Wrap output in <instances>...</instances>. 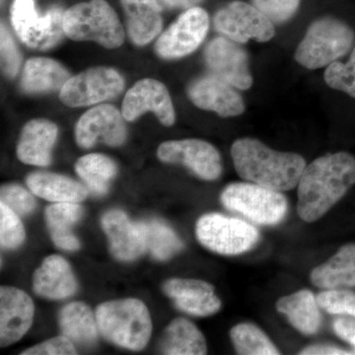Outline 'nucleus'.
<instances>
[{"label": "nucleus", "mask_w": 355, "mask_h": 355, "mask_svg": "<svg viewBox=\"0 0 355 355\" xmlns=\"http://www.w3.org/2000/svg\"><path fill=\"white\" fill-rule=\"evenodd\" d=\"M58 135L55 123L36 119L26 123L21 132L17 157L25 164L46 167L51 162V150Z\"/></svg>", "instance_id": "6ab92c4d"}, {"label": "nucleus", "mask_w": 355, "mask_h": 355, "mask_svg": "<svg viewBox=\"0 0 355 355\" xmlns=\"http://www.w3.org/2000/svg\"><path fill=\"white\" fill-rule=\"evenodd\" d=\"M146 112H153L165 127H171L176 121L174 106L168 89L155 79L137 81L125 96L121 114L125 120L133 121Z\"/></svg>", "instance_id": "4468645a"}, {"label": "nucleus", "mask_w": 355, "mask_h": 355, "mask_svg": "<svg viewBox=\"0 0 355 355\" xmlns=\"http://www.w3.org/2000/svg\"><path fill=\"white\" fill-rule=\"evenodd\" d=\"M209 29V14L205 9H188L159 37L155 44L156 53L166 60L186 57L202 44Z\"/></svg>", "instance_id": "9d476101"}, {"label": "nucleus", "mask_w": 355, "mask_h": 355, "mask_svg": "<svg viewBox=\"0 0 355 355\" xmlns=\"http://www.w3.org/2000/svg\"><path fill=\"white\" fill-rule=\"evenodd\" d=\"M26 237L19 216L4 203L0 202V245L7 250L20 247Z\"/></svg>", "instance_id": "72a5a7b5"}, {"label": "nucleus", "mask_w": 355, "mask_h": 355, "mask_svg": "<svg viewBox=\"0 0 355 355\" xmlns=\"http://www.w3.org/2000/svg\"><path fill=\"white\" fill-rule=\"evenodd\" d=\"M355 184V157L345 151L326 154L306 166L299 180L297 212L308 223L317 221Z\"/></svg>", "instance_id": "f257e3e1"}, {"label": "nucleus", "mask_w": 355, "mask_h": 355, "mask_svg": "<svg viewBox=\"0 0 355 355\" xmlns=\"http://www.w3.org/2000/svg\"><path fill=\"white\" fill-rule=\"evenodd\" d=\"M121 6L133 44L144 46L160 34L163 20L158 0H121Z\"/></svg>", "instance_id": "412c9836"}, {"label": "nucleus", "mask_w": 355, "mask_h": 355, "mask_svg": "<svg viewBox=\"0 0 355 355\" xmlns=\"http://www.w3.org/2000/svg\"><path fill=\"white\" fill-rule=\"evenodd\" d=\"M324 78L331 88L355 99V46L347 62L338 60L327 67Z\"/></svg>", "instance_id": "473e14b6"}, {"label": "nucleus", "mask_w": 355, "mask_h": 355, "mask_svg": "<svg viewBox=\"0 0 355 355\" xmlns=\"http://www.w3.org/2000/svg\"><path fill=\"white\" fill-rule=\"evenodd\" d=\"M32 193L19 184H4L0 190V202L4 203L19 216H28L34 211L37 205Z\"/></svg>", "instance_id": "c9c22d12"}, {"label": "nucleus", "mask_w": 355, "mask_h": 355, "mask_svg": "<svg viewBox=\"0 0 355 355\" xmlns=\"http://www.w3.org/2000/svg\"><path fill=\"white\" fill-rule=\"evenodd\" d=\"M22 355H74L77 354L74 343L62 335L51 338L23 352Z\"/></svg>", "instance_id": "58836bf2"}, {"label": "nucleus", "mask_w": 355, "mask_h": 355, "mask_svg": "<svg viewBox=\"0 0 355 355\" xmlns=\"http://www.w3.org/2000/svg\"><path fill=\"white\" fill-rule=\"evenodd\" d=\"M37 197L53 202H77L85 200L89 189L71 178L50 172H34L26 179Z\"/></svg>", "instance_id": "5701e85b"}, {"label": "nucleus", "mask_w": 355, "mask_h": 355, "mask_svg": "<svg viewBox=\"0 0 355 355\" xmlns=\"http://www.w3.org/2000/svg\"><path fill=\"white\" fill-rule=\"evenodd\" d=\"M35 307L31 297L16 287L0 288V345L20 340L31 328Z\"/></svg>", "instance_id": "dca6fc26"}, {"label": "nucleus", "mask_w": 355, "mask_h": 355, "mask_svg": "<svg viewBox=\"0 0 355 355\" xmlns=\"http://www.w3.org/2000/svg\"><path fill=\"white\" fill-rule=\"evenodd\" d=\"M310 280L323 289L355 287V243L343 245L326 263L315 268Z\"/></svg>", "instance_id": "b1692460"}, {"label": "nucleus", "mask_w": 355, "mask_h": 355, "mask_svg": "<svg viewBox=\"0 0 355 355\" xmlns=\"http://www.w3.org/2000/svg\"><path fill=\"white\" fill-rule=\"evenodd\" d=\"M230 338L237 354L243 355H277L280 352L259 327L251 323L236 324Z\"/></svg>", "instance_id": "2f4dec72"}, {"label": "nucleus", "mask_w": 355, "mask_h": 355, "mask_svg": "<svg viewBox=\"0 0 355 355\" xmlns=\"http://www.w3.org/2000/svg\"><path fill=\"white\" fill-rule=\"evenodd\" d=\"M355 33L347 23L334 17L314 21L296 49V62L308 69L328 67L354 46Z\"/></svg>", "instance_id": "20e7f679"}, {"label": "nucleus", "mask_w": 355, "mask_h": 355, "mask_svg": "<svg viewBox=\"0 0 355 355\" xmlns=\"http://www.w3.org/2000/svg\"><path fill=\"white\" fill-rule=\"evenodd\" d=\"M275 308L302 335H315L321 328V307L318 303L317 296L309 289H301L279 298Z\"/></svg>", "instance_id": "4be33fe9"}, {"label": "nucleus", "mask_w": 355, "mask_h": 355, "mask_svg": "<svg viewBox=\"0 0 355 355\" xmlns=\"http://www.w3.org/2000/svg\"><path fill=\"white\" fill-rule=\"evenodd\" d=\"M157 156L162 162L186 166L205 181L218 179L223 169L220 153L212 144L202 139L163 142L158 147Z\"/></svg>", "instance_id": "9b49d317"}, {"label": "nucleus", "mask_w": 355, "mask_h": 355, "mask_svg": "<svg viewBox=\"0 0 355 355\" xmlns=\"http://www.w3.org/2000/svg\"><path fill=\"white\" fill-rule=\"evenodd\" d=\"M196 235L203 247L223 256H238L249 252L260 241V232L243 219L207 214L200 216Z\"/></svg>", "instance_id": "0eeeda50"}, {"label": "nucleus", "mask_w": 355, "mask_h": 355, "mask_svg": "<svg viewBox=\"0 0 355 355\" xmlns=\"http://www.w3.org/2000/svg\"><path fill=\"white\" fill-rule=\"evenodd\" d=\"M161 352L170 355L207 354L205 336L197 326L184 318L173 320L166 328L160 342Z\"/></svg>", "instance_id": "c85d7f7f"}, {"label": "nucleus", "mask_w": 355, "mask_h": 355, "mask_svg": "<svg viewBox=\"0 0 355 355\" xmlns=\"http://www.w3.org/2000/svg\"><path fill=\"white\" fill-rule=\"evenodd\" d=\"M77 175L83 180L89 191L94 195L104 196L110 183L116 175V163L103 154H87L79 158L76 164Z\"/></svg>", "instance_id": "c756f323"}, {"label": "nucleus", "mask_w": 355, "mask_h": 355, "mask_svg": "<svg viewBox=\"0 0 355 355\" xmlns=\"http://www.w3.org/2000/svg\"><path fill=\"white\" fill-rule=\"evenodd\" d=\"M83 216V207L77 202H55L46 209V221L51 240L64 251H77L80 248L78 238L71 229Z\"/></svg>", "instance_id": "cd10ccee"}, {"label": "nucleus", "mask_w": 355, "mask_h": 355, "mask_svg": "<svg viewBox=\"0 0 355 355\" xmlns=\"http://www.w3.org/2000/svg\"><path fill=\"white\" fill-rule=\"evenodd\" d=\"M258 8L273 24H282L291 20L298 11L300 0H252Z\"/></svg>", "instance_id": "e433bc0d"}, {"label": "nucleus", "mask_w": 355, "mask_h": 355, "mask_svg": "<svg viewBox=\"0 0 355 355\" xmlns=\"http://www.w3.org/2000/svg\"><path fill=\"white\" fill-rule=\"evenodd\" d=\"M233 164L240 177L247 182L279 191L297 187L304 171L305 159L297 153H280L260 140L240 139L231 147Z\"/></svg>", "instance_id": "f03ea898"}, {"label": "nucleus", "mask_w": 355, "mask_h": 355, "mask_svg": "<svg viewBox=\"0 0 355 355\" xmlns=\"http://www.w3.org/2000/svg\"><path fill=\"white\" fill-rule=\"evenodd\" d=\"M301 355H334V354H349L340 347L329 345H315L305 347L301 350Z\"/></svg>", "instance_id": "a19ab883"}, {"label": "nucleus", "mask_w": 355, "mask_h": 355, "mask_svg": "<svg viewBox=\"0 0 355 355\" xmlns=\"http://www.w3.org/2000/svg\"><path fill=\"white\" fill-rule=\"evenodd\" d=\"M214 286L200 279H172L163 284V291L174 301L177 309L191 316L209 317L221 308Z\"/></svg>", "instance_id": "f3484780"}, {"label": "nucleus", "mask_w": 355, "mask_h": 355, "mask_svg": "<svg viewBox=\"0 0 355 355\" xmlns=\"http://www.w3.org/2000/svg\"><path fill=\"white\" fill-rule=\"evenodd\" d=\"M321 309L331 315L355 318V292L347 289H326L317 295Z\"/></svg>", "instance_id": "f704fd0d"}, {"label": "nucleus", "mask_w": 355, "mask_h": 355, "mask_svg": "<svg viewBox=\"0 0 355 355\" xmlns=\"http://www.w3.org/2000/svg\"><path fill=\"white\" fill-rule=\"evenodd\" d=\"M33 288L41 297L60 300L76 293L77 282L67 261L58 254H51L35 272Z\"/></svg>", "instance_id": "aec40b11"}, {"label": "nucleus", "mask_w": 355, "mask_h": 355, "mask_svg": "<svg viewBox=\"0 0 355 355\" xmlns=\"http://www.w3.org/2000/svg\"><path fill=\"white\" fill-rule=\"evenodd\" d=\"M103 230L109 239L110 251L116 260L132 261L146 251L139 222H132L121 210L106 212L101 219Z\"/></svg>", "instance_id": "a211bd4d"}, {"label": "nucleus", "mask_w": 355, "mask_h": 355, "mask_svg": "<svg viewBox=\"0 0 355 355\" xmlns=\"http://www.w3.org/2000/svg\"><path fill=\"white\" fill-rule=\"evenodd\" d=\"M0 46H1V67L2 71L9 78H14L19 71L21 64V55L17 46L10 33L6 26H1V35H0Z\"/></svg>", "instance_id": "4c0bfd02"}, {"label": "nucleus", "mask_w": 355, "mask_h": 355, "mask_svg": "<svg viewBox=\"0 0 355 355\" xmlns=\"http://www.w3.org/2000/svg\"><path fill=\"white\" fill-rule=\"evenodd\" d=\"M64 17V11L60 7H51L42 17L37 12L17 33V36L29 48L49 50L57 46L65 35Z\"/></svg>", "instance_id": "393cba45"}, {"label": "nucleus", "mask_w": 355, "mask_h": 355, "mask_svg": "<svg viewBox=\"0 0 355 355\" xmlns=\"http://www.w3.org/2000/svg\"><path fill=\"white\" fill-rule=\"evenodd\" d=\"M125 80L111 67H99L71 76L60 90V101L71 108L114 99L123 92Z\"/></svg>", "instance_id": "6e6552de"}, {"label": "nucleus", "mask_w": 355, "mask_h": 355, "mask_svg": "<svg viewBox=\"0 0 355 355\" xmlns=\"http://www.w3.org/2000/svg\"><path fill=\"white\" fill-rule=\"evenodd\" d=\"M123 114L112 105H100L86 112L76 127V140L81 148H91L101 141L120 146L127 139V127Z\"/></svg>", "instance_id": "ddd939ff"}, {"label": "nucleus", "mask_w": 355, "mask_h": 355, "mask_svg": "<svg viewBox=\"0 0 355 355\" xmlns=\"http://www.w3.org/2000/svg\"><path fill=\"white\" fill-rule=\"evenodd\" d=\"M100 334L123 349H144L150 340L153 322L146 304L127 298L102 303L96 310Z\"/></svg>", "instance_id": "7ed1b4c3"}, {"label": "nucleus", "mask_w": 355, "mask_h": 355, "mask_svg": "<svg viewBox=\"0 0 355 355\" xmlns=\"http://www.w3.org/2000/svg\"><path fill=\"white\" fill-rule=\"evenodd\" d=\"M64 33L74 41H93L116 49L125 41L118 14L105 0H92L70 7L64 12Z\"/></svg>", "instance_id": "39448f33"}, {"label": "nucleus", "mask_w": 355, "mask_h": 355, "mask_svg": "<svg viewBox=\"0 0 355 355\" xmlns=\"http://www.w3.org/2000/svg\"><path fill=\"white\" fill-rule=\"evenodd\" d=\"M333 328L338 338L349 343L355 349V320L340 318L334 322Z\"/></svg>", "instance_id": "ea45409f"}, {"label": "nucleus", "mask_w": 355, "mask_h": 355, "mask_svg": "<svg viewBox=\"0 0 355 355\" xmlns=\"http://www.w3.org/2000/svg\"><path fill=\"white\" fill-rule=\"evenodd\" d=\"M241 44L226 37H218L207 44L205 58L212 74L239 90H247L254 80L249 58Z\"/></svg>", "instance_id": "f8f14e48"}, {"label": "nucleus", "mask_w": 355, "mask_h": 355, "mask_svg": "<svg viewBox=\"0 0 355 355\" xmlns=\"http://www.w3.org/2000/svg\"><path fill=\"white\" fill-rule=\"evenodd\" d=\"M220 202L225 209L258 225H277L288 212V200L282 191L251 182L229 184L222 191Z\"/></svg>", "instance_id": "423d86ee"}, {"label": "nucleus", "mask_w": 355, "mask_h": 355, "mask_svg": "<svg viewBox=\"0 0 355 355\" xmlns=\"http://www.w3.org/2000/svg\"><path fill=\"white\" fill-rule=\"evenodd\" d=\"M166 6L172 8L190 9L196 7L202 0H161Z\"/></svg>", "instance_id": "79ce46f5"}, {"label": "nucleus", "mask_w": 355, "mask_h": 355, "mask_svg": "<svg viewBox=\"0 0 355 355\" xmlns=\"http://www.w3.org/2000/svg\"><path fill=\"white\" fill-rule=\"evenodd\" d=\"M62 335L80 347H92L99 336L96 313L83 302H71L65 305L58 317Z\"/></svg>", "instance_id": "bb28decb"}, {"label": "nucleus", "mask_w": 355, "mask_h": 355, "mask_svg": "<svg viewBox=\"0 0 355 355\" xmlns=\"http://www.w3.org/2000/svg\"><path fill=\"white\" fill-rule=\"evenodd\" d=\"M146 251L155 260L167 261L184 249V243L171 227L162 221L147 220L139 222Z\"/></svg>", "instance_id": "7c9ffc66"}, {"label": "nucleus", "mask_w": 355, "mask_h": 355, "mask_svg": "<svg viewBox=\"0 0 355 355\" xmlns=\"http://www.w3.org/2000/svg\"><path fill=\"white\" fill-rule=\"evenodd\" d=\"M238 90L239 89L211 73L193 81L188 89V95L198 108L214 112L223 118H230L240 116L246 108Z\"/></svg>", "instance_id": "2eb2a0df"}, {"label": "nucleus", "mask_w": 355, "mask_h": 355, "mask_svg": "<svg viewBox=\"0 0 355 355\" xmlns=\"http://www.w3.org/2000/svg\"><path fill=\"white\" fill-rule=\"evenodd\" d=\"M214 26L224 37L239 44L247 43L250 40L265 43L275 34L272 21L253 4L239 0L226 4L217 11Z\"/></svg>", "instance_id": "1a4fd4ad"}, {"label": "nucleus", "mask_w": 355, "mask_h": 355, "mask_svg": "<svg viewBox=\"0 0 355 355\" xmlns=\"http://www.w3.org/2000/svg\"><path fill=\"white\" fill-rule=\"evenodd\" d=\"M71 77L69 71L57 60L35 58L26 62L21 88L29 94H40L62 90Z\"/></svg>", "instance_id": "a878e982"}]
</instances>
